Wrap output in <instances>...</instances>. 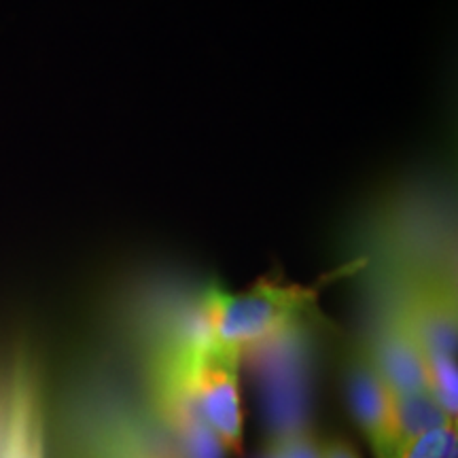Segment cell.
<instances>
[{"label":"cell","mask_w":458,"mask_h":458,"mask_svg":"<svg viewBox=\"0 0 458 458\" xmlns=\"http://www.w3.org/2000/svg\"><path fill=\"white\" fill-rule=\"evenodd\" d=\"M240 354L215 346L202 335L181 342L164 360V385L185 401L215 435L223 450L242 452Z\"/></svg>","instance_id":"6da1fadb"},{"label":"cell","mask_w":458,"mask_h":458,"mask_svg":"<svg viewBox=\"0 0 458 458\" xmlns=\"http://www.w3.org/2000/svg\"><path fill=\"white\" fill-rule=\"evenodd\" d=\"M310 300V291L280 283H257L238 293L215 289L204 303L202 334L223 351L242 354L283 334Z\"/></svg>","instance_id":"7a4b0ae2"},{"label":"cell","mask_w":458,"mask_h":458,"mask_svg":"<svg viewBox=\"0 0 458 458\" xmlns=\"http://www.w3.org/2000/svg\"><path fill=\"white\" fill-rule=\"evenodd\" d=\"M427 357V368L456 363V295L454 284L425 278L414 284L399 306Z\"/></svg>","instance_id":"3957f363"},{"label":"cell","mask_w":458,"mask_h":458,"mask_svg":"<svg viewBox=\"0 0 458 458\" xmlns=\"http://www.w3.org/2000/svg\"><path fill=\"white\" fill-rule=\"evenodd\" d=\"M352 414L363 428L376 458H393L397 450L393 418V391L371 360L368 348L357 352L348 374Z\"/></svg>","instance_id":"277c9868"},{"label":"cell","mask_w":458,"mask_h":458,"mask_svg":"<svg viewBox=\"0 0 458 458\" xmlns=\"http://www.w3.org/2000/svg\"><path fill=\"white\" fill-rule=\"evenodd\" d=\"M365 348L393 393L431 388L425 351L399 308L386 314L374 342Z\"/></svg>","instance_id":"5b68a950"},{"label":"cell","mask_w":458,"mask_h":458,"mask_svg":"<svg viewBox=\"0 0 458 458\" xmlns=\"http://www.w3.org/2000/svg\"><path fill=\"white\" fill-rule=\"evenodd\" d=\"M393 418H394V439L397 448L410 437L454 425L456 418L448 414L442 401L435 397L431 388L411 393H393Z\"/></svg>","instance_id":"8992f818"},{"label":"cell","mask_w":458,"mask_h":458,"mask_svg":"<svg viewBox=\"0 0 458 458\" xmlns=\"http://www.w3.org/2000/svg\"><path fill=\"white\" fill-rule=\"evenodd\" d=\"M458 444L456 422L450 427L431 428L416 437H410L394 450L393 458H448L450 448Z\"/></svg>","instance_id":"52a82bcc"},{"label":"cell","mask_w":458,"mask_h":458,"mask_svg":"<svg viewBox=\"0 0 458 458\" xmlns=\"http://www.w3.org/2000/svg\"><path fill=\"white\" fill-rule=\"evenodd\" d=\"M274 458H323V448L308 435H291L270 450Z\"/></svg>","instance_id":"ba28073f"},{"label":"cell","mask_w":458,"mask_h":458,"mask_svg":"<svg viewBox=\"0 0 458 458\" xmlns=\"http://www.w3.org/2000/svg\"><path fill=\"white\" fill-rule=\"evenodd\" d=\"M323 458H360L359 452L346 442H334L323 448Z\"/></svg>","instance_id":"9c48e42d"},{"label":"cell","mask_w":458,"mask_h":458,"mask_svg":"<svg viewBox=\"0 0 458 458\" xmlns=\"http://www.w3.org/2000/svg\"><path fill=\"white\" fill-rule=\"evenodd\" d=\"M263 458H274V456H272V452H267V454H266V456H263Z\"/></svg>","instance_id":"30bf717a"}]
</instances>
